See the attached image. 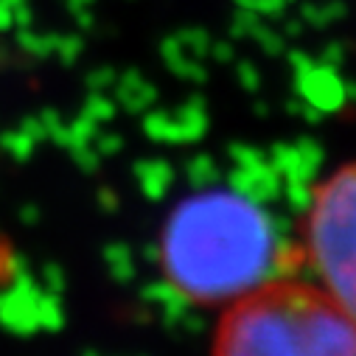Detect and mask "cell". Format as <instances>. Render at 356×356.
Returning a JSON list of instances; mask_svg holds the SVG:
<instances>
[{"label":"cell","instance_id":"1","mask_svg":"<svg viewBox=\"0 0 356 356\" xmlns=\"http://www.w3.org/2000/svg\"><path fill=\"white\" fill-rule=\"evenodd\" d=\"M281 244L273 219L236 191L211 188L177 205L160 233V270L188 303L238 300L278 275Z\"/></svg>","mask_w":356,"mask_h":356},{"label":"cell","instance_id":"2","mask_svg":"<svg viewBox=\"0 0 356 356\" xmlns=\"http://www.w3.org/2000/svg\"><path fill=\"white\" fill-rule=\"evenodd\" d=\"M211 356H356V320L314 278L278 273L222 309Z\"/></svg>","mask_w":356,"mask_h":356},{"label":"cell","instance_id":"3","mask_svg":"<svg viewBox=\"0 0 356 356\" xmlns=\"http://www.w3.org/2000/svg\"><path fill=\"white\" fill-rule=\"evenodd\" d=\"M303 255L312 278L356 320V160L314 188L303 219Z\"/></svg>","mask_w":356,"mask_h":356}]
</instances>
